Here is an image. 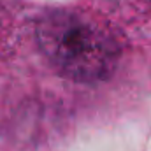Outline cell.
<instances>
[{"label": "cell", "mask_w": 151, "mask_h": 151, "mask_svg": "<svg viewBox=\"0 0 151 151\" xmlns=\"http://www.w3.org/2000/svg\"><path fill=\"white\" fill-rule=\"evenodd\" d=\"M34 47L56 79L72 86L109 81L121 62L123 44L100 19L79 9H47L34 18Z\"/></svg>", "instance_id": "cell-1"}]
</instances>
